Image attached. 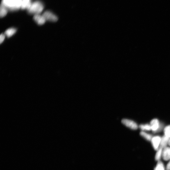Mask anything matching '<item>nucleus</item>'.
<instances>
[{"instance_id":"f257e3e1","label":"nucleus","mask_w":170,"mask_h":170,"mask_svg":"<svg viewBox=\"0 0 170 170\" xmlns=\"http://www.w3.org/2000/svg\"><path fill=\"white\" fill-rule=\"evenodd\" d=\"M22 0H2L1 3L9 10L17 11L21 7Z\"/></svg>"},{"instance_id":"f03ea898","label":"nucleus","mask_w":170,"mask_h":170,"mask_svg":"<svg viewBox=\"0 0 170 170\" xmlns=\"http://www.w3.org/2000/svg\"><path fill=\"white\" fill-rule=\"evenodd\" d=\"M44 6L42 3L40 1H36L31 4L30 7L28 10L30 14H40L42 12Z\"/></svg>"},{"instance_id":"7ed1b4c3","label":"nucleus","mask_w":170,"mask_h":170,"mask_svg":"<svg viewBox=\"0 0 170 170\" xmlns=\"http://www.w3.org/2000/svg\"><path fill=\"white\" fill-rule=\"evenodd\" d=\"M122 123L124 126L133 130H136L138 128L137 124L134 121L130 120L124 119L122 120Z\"/></svg>"},{"instance_id":"20e7f679","label":"nucleus","mask_w":170,"mask_h":170,"mask_svg":"<svg viewBox=\"0 0 170 170\" xmlns=\"http://www.w3.org/2000/svg\"><path fill=\"white\" fill-rule=\"evenodd\" d=\"M42 15L45 18L46 21L56 22L58 20V18L55 15L49 11H46Z\"/></svg>"},{"instance_id":"39448f33","label":"nucleus","mask_w":170,"mask_h":170,"mask_svg":"<svg viewBox=\"0 0 170 170\" xmlns=\"http://www.w3.org/2000/svg\"><path fill=\"white\" fill-rule=\"evenodd\" d=\"M150 125L151 127V130L153 132H156L161 130L162 126L160 124L158 119H154L150 122Z\"/></svg>"},{"instance_id":"423d86ee","label":"nucleus","mask_w":170,"mask_h":170,"mask_svg":"<svg viewBox=\"0 0 170 170\" xmlns=\"http://www.w3.org/2000/svg\"><path fill=\"white\" fill-rule=\"evenodd\" d=\"M161 138L159 136H156L153 137L151 142L154 149L158 150L159 148Z\"/></svg>"},{"instance_id":"0eeeda50","label":"nucleus","mask_w":170,"mask_h":170,"mask_svg":"<svg viewBox=\"0 0 170 170\" xmlns=\"http://www.w3.org/2000/svg\"><path fill=\"white\" fill-rule=\"evenodd\" d=\"M33 18L34 20L37 24L40 25L44 24L46 21L43 16L40 14L34 15Z\"/></svg>"},{"instance_id":"6e6552de","label":"nucleus","mask_w":170,"mask_h":170,"mask_svg":"<svg viewBox=\"0 0 170 170\" xmlns=\"http://www.w3.org/2000/svg\"><path fill=\"white\" fill-rule=\"evenodd\" d=\"M162 156L165 161L170 159V147H165L163 150Z\"/></svg>"},{"instance_id":"1a4fd4ad","label":"nucleus","mask_w":170,"mask_h":170,"mask_svg":"<svg viewBox=\"0 0 170 170\" xmlns=\"http://www.w3.org/2000/svg\"><path fill=\"white\" fill-rule=\"evenodd\" d=\"M169 139V138L165 135L162 137H161V140L159 147H161L162 148H165L167 145V144H168Z\"/></svg>"},{"instance_id":"9d476101","label":"nucleus","mask_w":170,"mask_h":170,"mask_svg":"<svg viewBox=\"0 0 170 170\" xmlns=\"http://www.w3.org/2000/svg\"><path fill=\"white\" fill-rule=\"evenodd\" d=\"M8 9L6 6L1 3L0 8V16L1 17L5 16L8 12Z\"/></svg>"},{"instance_id":"9b49d317","label":"nucleus","mask_w":170,"mask_h":170,"mask_svg":"<svg viewBox=\"0 0 170 170\" xmlns=\"http://www.w3.org/2000/svg\"><path fill=\"white\" fill-rule=\"evenodd\" d=\"M17 30L16 29L13 28H11L8 29L6 30L5 33L6 36L8 38H9L14 35L16 32Z\"/></svg>"},{"instance_id":"f8f14e48","label":"nucleus","mask_w":170,"mask_h":170,"mask_svg":"<svg viewBox=\"0 0 170 170\" xmlns=\"http://www.w3.org/2000/svg\"><path fill=\"white\" fill-rule=\"evenodd\" d=\"M31 4L30 0H22L21 8L22 9H28L30 7Z\"/></svg>"},{"instance_id":"ddd939ff","label":"nucleus","mask_w":170,"mask_h":170,"mask_svg":"<svg viewBox=\"0 0 170 170\" xmlns=\"http://www.w3.org/2000/svg\"><path fill=\"white\" fill-rule=\"evenodd\" d=\"M140 135L148 141H151L153 138L151 134L146 133L144 131H142L140 133Z\"/></svg>"},{"instance_id":"4468645a","label":"nucleus","mask_w":170,"mask_h":170,"mask_svg":"<svg viewBox=\"0 0 170 170\" xmlns=\"http://www.w3.org/2000/svg\"><path fill=\"white\" fill-rule=\"evenodd\" d=\"M163 149L161 147H159L156 153L155 159L156 161H159L162 155Z\"/></svg>"},{"instance_id":"2eb2a0df","label":"nucleus","mask_w":170,"mask_h":170,"mask_svg":"<svg viewBox=\"0 0 170 170\" xmlns=\"http://www.w3.org/2000/svg\"><path fill=\"white\" fill-rule=\"evenodd\" d=\"M140 129L142 130L150 131L151 130V127L150 124H140L139 126Z\"/></svg>"},{"instance_id":"dca6fc26","label":"nucleus","mask_w":170,"mask_h":170,"mask_svg":"<svg viewBox=\"0 0 170 170\" xmlns=\"http://www.w3.org/2000/svg\"><path fill=\"white\" fill-rule=\"evenodd\" d=\"M154 170H165V166L163 162L159 161Z\"/></svg>"},{"instance_id":"f3484780","label":"nucleus","mask_w":170,"mask_h":170,"mask_svg":"<svg viewBox=\"0 0 170 170\" xmlns=\"http://www.w3.org/2000/svg\"><path fill=\"white\" fill-rule=\"evenodd\" d=\"M165 136L170 138V125L166 127L164 130Z\"/></svg>"},{"instance_id":"a211bd4d","label":"nucleus","mask_w":170,"mask_h":170,"mask_svg":"<svg viewBox=\"0 0 170 170\" xmlns=\"http://www.w3.org/2000/svg\"><path fill=\"white\" fill-rule=\"evenodd\" d=\"M5 34H1L0 36V43L1 44L5 39Z\"/></svg>"},{"instance_id":"6ab92c4d","label":"nucleus","mask_w":170,"mask_h":170,"mask_svg":"<svg viewBox=\"0 0 170 170\" xmlns=\"http://www.w3.org/2000/svg\"><path fill=\"white\" fill-rule=\"evenodd\" d=\"M166 170H170V161L167 166Z\"/></svg>"},{"instance_id":"aec40b11","label":"nucleus","mask_w":170,"mask_h":170,"mask_svg":"<svg viewBox=\"0 0 170 170\" xmlns=\"http://www.w3.org/2000/svg\"><path fill=\"white\" fill-rule=\"evenodd\" d=\"M168 144H169V145L170 146V139H169V143H168Z\"/></svg>"}]
</instances>
